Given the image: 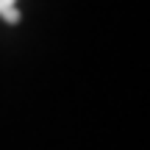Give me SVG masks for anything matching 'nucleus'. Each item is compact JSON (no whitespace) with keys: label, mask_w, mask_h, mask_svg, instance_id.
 Instances as JSON below:
<instances>
[{"label":"nucleus","mask_w":150,"mask_h":150,"mask_svg":"<svg viewBox=\"0 0 150 150\" xmlns=\"http://www.w3.org/2000/svg\"><path fill=\"white\" fill-rule=\"evenodd\" d=\"M0 17L6 22H20V11H17V0H0Z\"/></svg>","instance_id":"obj_1"}]
</instances>
